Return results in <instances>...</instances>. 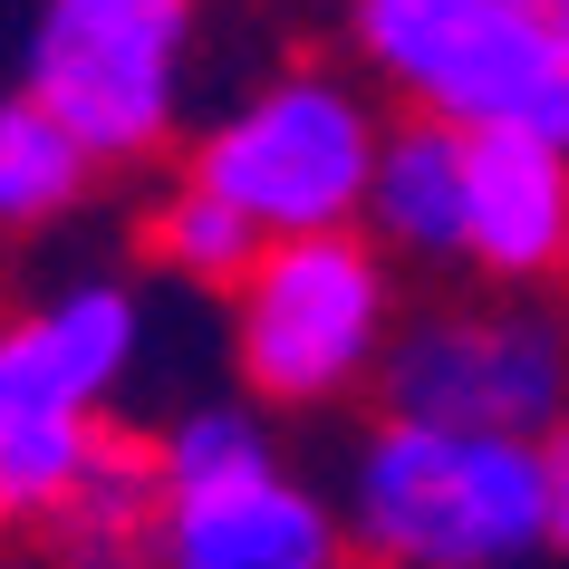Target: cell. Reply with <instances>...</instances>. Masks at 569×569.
<instances>
[{
  "mask_svg": "<svg viewBox=\"0 0 569 569\" xmlns=\"http://www.w3.org/2000/svg\"><path fill=\"white\" fill-rule=\"evenodd\" d=\"M550 550L569 560V416L550 425Z\"/></svg>",
  "mask_w": 569,
  "mask_h": 569,
  "instance_id": "cell-14",
  "label": "cell"
},
{
  "mask_svg": "<svg viewBox=\"0 0 569 569\" xmlns=\"http://www.w3.org/2000/svg\"><path fill=\"white\" fill-rule=\"evenodd\" d=\"M261 241L270 232L251 222V212H232L212 183H193V174H174L146 203V261L164 270V280H183V290H212V300L261 261Z\"/></svg>",
  "mask_w": 569,
  "mask_h": 569,
  "instance_id": "cell-13",
  "label": "cell"
},
{
  "mask_svg": "<svg viewBox=\"0 0 569 569\" xmlns=\"http://www.w3.org/2000/svg\"><path fill=\"white\" fill-rule=\"evenodd\" d=\"M358 569H531L550 550V435L367 406L338 453Z\"/></svg>",
  "mask_w": 569,
  "mask_h": 569,
  "instance_id": "cell-1",
  "label": "cell"
},
{
  "mask_svg": "<svg viewBox=\"0 0 569 569\" xmlns=\"http://www.w3.org/2000/svg\"><path fill=\"white\" fill-rule=\"evenodd\" d=\"M338 39L406 117L540 126L569 146V20L540 0H338Z\"/></svg>",
  "mask_w": 569,
  "mask_h": 569,
  "instance_id": "cell-6",
  "label": "cell"
},
{
  "mask_svg": "<svg viewBox=\"0 0 569 569\" xmlns=\"http://www.w3.org/2000/svg\"><path fill=\"white\" fill-rule=\"evenodd\" d=\"M396 136V97L358 59H280L183 136V174L212 183L261 232L367 222V183Z\"/></svg>",
  "mask_w": 569,
  "mask_h": 569,
  "instance_id": "cell-5",
  "label": "cell"
},
{
  "mask_svg": "<svg viewBox=\"0 0 569 569\" xmlns=\"http://www.w3.org/2000/svg\"><path fill=\"white\" fill-rule=\"evenodd\" d=\"M146 569H358L338 482L300 473L261 396H193L154 425Z\"/></svg>",
  "mask_w": 569,
  "mask_h": 569,
  "instance_id": "cell-4",
  "label": "cell"
},
{
  "mask_svg": "<svg viewBox=\"0 0 569 569\" xmlns=\"http://www.w3.org/2000/svg\"><path fill=\"white\" fill-rule=\"evenodd\" d=\"M377 406L492 425V435H550L569 416V290H502L463 270L453 290L406 300Z\"/></svg>",
  "mask_w": 569,
  "mask_h": 569,
  "instance_id": "cell-8",
  "label": "cell"
},
{
  "mask_svg": "<svg viewBox=\"0 0 569 569\" xmlns=\"http://www.w3.org/2000/svg\"><path fill=\"white\" fill-rule=\"evenodd\" d=\"M367 232L416 280L463 270V126L453 117H406L396 107V136L377 154V183H367Z\"/></svg>",
  "mask_w": 569,
  "mask_h": 569,
  "instance_id": "cell-10",
  "label": "cell"
},
{
  "mask_svg": "<svg viewBox=\"0 0 569 569\" xmlns=\"http://www.w3.org/2000/svg\"><path fill=\"white\" fill-rule=\"evenodd\" d=\"M203 0H39L20 88L88 136L107 174H146L193 136Z\"/></svg>",
  "mask_w": 569,
  "mask_h": 569,
  "instance_id": "cell-7",
  "label": "cell"
},
{
  "mask_svg": "<svg viewBox=\"0 0 569 569\" xmlns=\"http://www.w3.org/2000/svg\"><path fill=\"white\" fill-rule=\"evenodd\" d=\"M146 367V290L126 270H78L30 300H0V560L49 540L117 406Z\"/></svg>",
  "mask_w": 569,
  "mask_h": 569,
  "instance_id": "cell-2",
  "label": "cell"
},
{
  "mask_svg": "<svg viewBox=\"0 0 569 569\" xmlns=\"http://www.w3.org/2000/svg\"><path fill=\"white\" fill-rule=\"evenodd\" d=\"M569 146L540 126H463V270L502 290H560Z\"/></svg>",
  "mask_w": 569,
  "mask_h": 569,
  "instance_id": "cell-9",
  "label": "cell"
},
{
  "mask_svg": "<svg viewBox=\"0 0 569 569\" xmlns=\"http://www.w3.org/2000/svg\"><path fill=\"white\" fill-rule=\"evenodd\" d=\"M154 425H117L107 453L88 463L78 502L49 521L39 550H20L30 569H146V540H154Z\"/></svg>",
  "mask_w": 569,
  "mask_h": 569,
  "instance_id": "cell-11",
  "label": "cell"
},
{
  "mask_svg": "<svg viewBox=\"0 0 569 569\" xmlns=\"http://www.w3.org/2000/svg\"><path fill=\"white\" fill-rule=\"evenodd\" d=\"M416 270L396 261L367 222L329 232H270L261 261L222 290V338H232V387L261 396L280 425L358 416L387 387V348L406 329Z\"/></svg>",
  "mask_w": 569,
  "mask_h": 569,
  "instance_id": "cell-3",
  "label": "cell"
},
{
  "mask_svg": "<svg viewBox=\"0 0 569 569\" xmlns=\"http://www.w3.org/2000/svg\"><path fill=\"white\" fill-rule=\"evenodd\" d=\"M107 193V164L68 117H49L30 88L0 97V241H49Z\"/></svg>",
  "mask_w": 569,
  "mask_h": 569,
  "instance_id": "cell-12",
  "label": "cell"
},
{
  "mask_svg": "<svg viewBox=\"0 0 569 569\" xmlns=\"http://www.w3.org/2000/svg\"><path fill=\"white\" fill-rule=\"evenodd\" d=\"M560 290H569V261H560Z\"/></svg>",
  "mask_w": 569,
  "mask_h": 569,
  "instance_id": "cell-15",
  "label": "cell"
}]
</instances>
